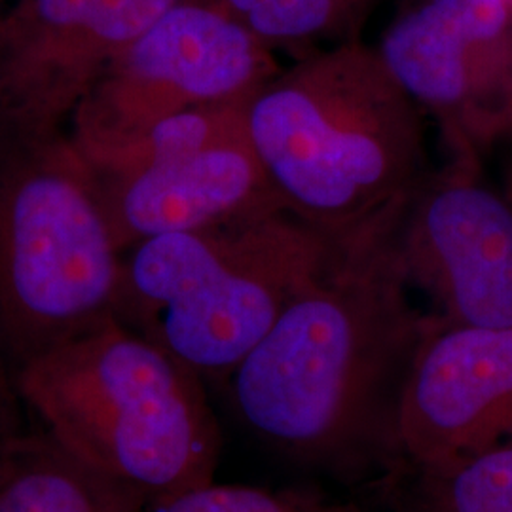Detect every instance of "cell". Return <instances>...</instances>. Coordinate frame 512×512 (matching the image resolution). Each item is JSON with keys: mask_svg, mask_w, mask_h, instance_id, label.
<instances>
[{"mask_svg": "<svg viewBox=\"0 0 512 512\" xmlns=\"http://www.w3.org/2000/svg\"><path fill=\"white\" fill-rule=\"evenodd\" d=\"M393 222L349 239L226 380L249 433L302 471L384 480L403 463L404 397L439 319L412 302Z\"/></svg>", "mask_w": 512, "mask_h": 512, "instance_id": "1", "label": "cell"}, {"mask_svg": "<svg viewBox=\"0 0 512 512\" xmlns=\"http://www.w3.org/2000/svg\"><path fill=\"white\" fill-rule=\"evenodd\" d=\"M243 114L281 205L332 238L384 228L427 175L420 107L357 38L279 69Z\"/></svg>", "mask_w": 512, "mask_h": 512, "instance_id": "2", "label": "cell"}, {"mask_svg": "<svg viewBox=\"0 0 512 512\" xmlns=\"http://www.w3.org/2000/svg\"><path fill=\"white\" fill-rule=\"evenodd\" d=\"M18 389L57 444L150 511L215 482L205 380L116 317L23 361Z\"/></svg>", "mask_w": 512, "mask_h": 512, "instance_id": "3", "label": "cell"}, {"mask_svg": "<svg viewBox=\"0 0 512 512\" xmlns=\"http://www.w3.org/2000/svg\"><path fill=\"white\" fill-rule=\"evenodd\" d=\"M349 239L277 207L129 247L116 319L205 382H226Z\"/></svg>", "mask_w": 512, "mask_h": 512, "instance_id": "4", "label": "cell"}, {"mask_svg": "<svg viewBox=\"0 0 512 512\" xmlns=\"http://www.w3.org/2000/svg\"><path fill=\"white\" fill-rule=\"evenodd\" d=\"M124 253L61 133H0V342L19 365L116 317Z\"/></svg>", "mask_w": 512, "mask_h": 512, "instance_id": "5", "label": "cell"}, {"mask_svg": "<svg viewBox=\"0 0 512 512\" xmlns=\"http://www.w3.org/2000/svg\"><path fill=\"white\" fill-rule=\"evenodd\" d=\"M279 71L274 50L211 0H179L131 42L73 116L88 158L165 116L243 105Z\"/></svg>", "mask_w": 512, "mask_h": 512, "instance_id": "6", "label": "cell"}, {"mask_svg": "<svg viewBox=\"0 0 512 512\" xmlns=\"http://www.w3.org/2000/svg\"><path fill=\"white\" fill-rule=\"evenodd\" d=\"M378 54L439 124L452 160L478 164L512 133V0H420L395 19Z\"/></svg>", "mask_w": 512, "mask_h": 512, "instance_id": "7", "label": "cell"}, {"mask_svg": "<svg viewBox=\"0 0 512 512\" xmlns=\"http://www.w3.org/2000/svg\"><path fill=\"white\" fill-rule=\"evenodd\" d=\"M410 289L442 325L512 327V198L452 160L406 198L389 230Z\"/></svg>", "mask_w": 512, "mask_h": 512, "instance_id": "8", "label": "cell"}, {"mask_svg": "<svg viewBox=\"0 0 512 512\" xmlns=\"http://www.w3.org/2000/svg\"><path fill=\"white\" fill-rule=\"evenodd\" d=\"M179 0H21L0 14V133H61L112 63Z\"/></svg>", "mask_w": 512, "mask_h": 512, "instance_id": "9", "label": "cell"}, {"mask_svg": "<svg viewBox=\"0 0 512 512\" xmlns=\"http://www.w3.org/2000/svg\"><path fill=\"white\" fill-rule=\"evenodd\" d=\"M404 463H440L512 446V327L437 323L404 397Z\"/></svg>", "mask_w": 512, "mask_h": 512, "instance_id": "10", "label": "cell"}, {"mask_svg": "<svg viewBox=\"0 0 512 512\" xmlns=\"http://www.w3.org/2000/svg\"><path fill=\"white\" fill-rule=\"evenodd\" d=\"M95 179L122 253L145 239L283 207L247 135L135 173Z\"/></svg>", "mask_w": 512, "mask_h": 512, "instance_id": "11", "label": "cell"}, {"mask_svg": "<svg viewBox=\"0 0 512 512\" xmlns=\"http://www.w3.org/2000/svg\"><path fill=\"white\" fill-rule=\"evenodd\" d=\"M0 512H152L48 433L0 446Z\"/></svg>", "mask_w": 512, "mask_h": 512, "instance_id": "12", "label": "cell"}, {"mask_svg": "<svg viewBox=\"0 0 512 512\" xmlns=\"http://www.w3.org/2000/svg\"><path fill=\"white\" fill-rule=\"evenodd\" d=\"M389 512H512V446L401 463L382 480Z\"/></svg>", "mask_w": 512, "mask_h": 512, "instance_id": "13", "label": "cell"}, {"mask_svg": "<svg viewBox=\"0 0 512 512\" xmlns=\"http://www.w3.org/2000/svg\"><path fill=\"white\" fill-rule=\"evenodd\" d=\"M243 105L183 110L101 148L84 162L99 177L128 175L220 141L247 135Z\"/></svg>", "mask_w": 512, "mask_h": 512, "instance_id": "14", "label": "cell"}, {"mask_svg": "<svg viewBox=\"0 0 512 512\" xmlns=\"http://www.w3.org/2000/svg\"><path fill=\"white\" fill-rule=\"evenodd\" d=\"M260 42L275 48H310L353 40L380 0H211Z\"/></svg>", "mask_w": 512, "mask_h": 512, "instance_id": "15", "label": "cell"}, {"mask_svg": "<svg viewBox=\"0 0 512 512\" xmlns=\"http://www.w3.org/2000/svg\"><path fill=\"white\" fill-rule=\"evenodd\" d=\"M152 512H366L346 501L302 490H264L217 480L181 495Z\"/></svg>", "mask_w": 512, "mask_h": 512, "instance_id": "16", "label": "cell"}, {"mask_svg": "<svg viewBox=\"0 0 512 512\" xmlns=\"http://www.w3.org/2000/svg\"><path fill=\"white\" fill-rule=\"evenodd\" d=\"M505 192H507V194L512 198V171L511 175H509V186H507V190H505Z\"/></svg>", "mask_w": 512, "mask_h": 512, "instance_id": "17", "label": "cell"}]
</instances>
